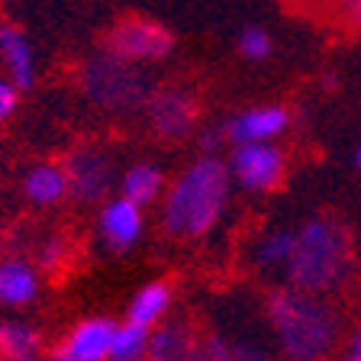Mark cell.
Here are the masks:
<instances>
[{
    "instance_id": "obj_1",
    "label": "cell",
    "mask_w": 361,
    "mask_h": 361,
    "mask_svg": "<svg viewBox=\"0 0 361 361\" xmlns=\"http://www.w3.org/2000/svg\"><path fill=\"white\" fill-rule=\"evenodd\" d=\"M229 165L219 155H200L178 174L165 197L161 223L174 239H200L219 223L229 200Z\"/></svg>"
},
{
    "instance_id": "obj_2",
    "label": "cell",
    "mask_w": 361,
    "mask_h": 361,
    "mask_svg": "<svg viewBox=\"0 0 361 361\" xmlns=\"http://www.w3.org/2000/svg\"><path fill=\"white\" fill-rule=\"evenodd\" d=\"M355 268V242L342 219L313 216L297 229L293 252L284 264V274L290 287L310 293H326L338 287Z\"/></svg>"
},
{
    "instance_id": "obj_3",
    "label": "cell",
    "mask_w": 361,
    "mask_h": 361,
    "mask_svg": "<svg viewBox=\"0 0 361 361\" xmlns=\"http://www.w3.org/2000/svg\"><path fill=\"white\" fill-rule=\"evenodd\" d=\"M268 323L293 361H319L338 342V313L319 293L278 287L268 293Z\"/></svg>"
},
{
    "instance_id": "obj_4",
    "label": "cell",
    "mask_w": 361,
    "mask_h": 361,
    "mask_svg": "<svg viewBox=\"0 0 361 361\" xmlns=\"http://www.w3.org/2000/svg\"><path fill=\"white\" fill-rule=\"evenodd\" d=\"M81 87L90 104L110 113L142 110L152 94V84L142 75V68L116 59V55H106L104 49L81 65Z\"/></svg>"
},
{
    "instance_id": "obj_5",
    "label": "cell",
    "mask_w": 361,
    "mask_h": 361,
    "mask_svg": "<svg viewBox=\"0 0 361 361\" xmlns=\"http://www.w3.org/2000/svg\"><path fill=\"white\" fill-rule=\"evenodd\" d=\"M100 49L123 61L145 65V61L168 59L174 49V36L168 26H161L158 20H149V16H123L104 32Z\"/></svg>"
},
{
    "instance_id": "obj_6",
    "label": "cell",
    "mask_w": 361,
    "mask_h": 361,
    "mask_svg": "<svg viewBox=\"0 0 361 361\" xmlns=\"http://www.w3.org/2000/svg\"><path fill=\"white\" fill-rule=\"evenodd\" d=\"M229 178L248 194L274 190L284 178V152L274 142H245L229 149Z\"/></svg>"
},
{
    "instance_id": "obj_7",
    "label": "cell",
    "mask_w": 361,
    "mask_h": 361,
    "mask_svg": "<svg viewBox=\"0 0 361 361\" xmlns=\"http://www.w3.org/2000/svg\"><path fill=\"white\" fill-rule=\"evenodd\" d=\"M142 113L155 135H161V139H184V135L194 133L200 106H197V97L188 87L165 84V87H152Z\"/></svg>"
},
{
    "instance_id": "obj_8",
    "label": "cell",
    "mask_w": 361,
    "mask_h": 361,
    "mask_svg": "<svg viewBox=\"0 0 361 361\" xmlns=\"http://www.w3.org/2000/svg\"><path fill=\"white\" fill-rule=\"evenodd\" d=\"M65 171L68 190L78 200L94 203L113 188V158L104 149H94V145H81V149L71 152L65 161Z\"/></svg>"
},
{
    "instance_id": "obj_9",
    "label": "cell",
    "mask_w": 361,
    "mask_h": 361,
    "mask_svg": "<svg viewBox=\"0 0 361 361\" xmlns=\"http://www.w3.org/2000/svg\"><path fill=\"white\" fill-rule=\"evenodd\" d=\"M223 126L226 145H245V142H271L278 139L287 126H290V110L281 104H264V106H252V110H242L235 116H229Z\"/></svg>"
},
{
    "instance_id": "obj_10",
    "label": "cell",
    "mask_w": 361,
    "mask_h": 361,
    "mask_svg": "<svg viewBox=\"0 0 361 361\" xmlns=\"http://www.w3.org/2000/svg\"><path fill=\"white\" fill-rule=\"evenodd\" d=\"M113 329L116 326L110 319H84L71 329L65 345L55 352V361H106Z\"/></svg>"
},
{
    "instance_id": "obj_11",
    "label": "cell",
    "mask_w": 361,
    "mask_h": 361,
    "mask_svg": "<svg viewBox=\"0 0 361 361\" xmlns=\"http://www.w3.org/2000/svg\"><path fill=\"white\" fill-rule=\"evenodd\" d=\"M139 233H142V207H135L126 197H116L106 203L100 213V235L106 245L123 252L139 239Z\"/></svg>"
},
{
    "instance_id": "obj_12",
    "label": "cell",
    "mask_w": 361,
    "mask_h": 361,
    "mask_svg": "<svg viewBox=\"0 0 361 361\" xmlns=\"http://www.w3.org/2000/svg\"><path fill=\"white\" fill-rule=\"evenodd\" d=\"M0 59H4V68H7V75L16 90H30L36 84V55H32V45L13 23L0 26Z\"/></svg>"
},
{
    "instance_id": "obj_13",
    "label": "cell",
    "mask_w": 361,
    "mask_h": 361,
    "mask_svg": "<svg viewBox=\"0 0 361 361\" xmlns=\"http://www.w3.org/2000/svg\"><path fill=\"white\" fill-rule=\"evenodd\" d=\"M200 336L194 332V326L184 319H168L149 336V352L145 361H188L190 352L197 348Z\"/></svg>"
},
{
    "instance_id": "obj_14",
    "label": "cell",
    "mask_w": 361,
    "mask_h": 361,
    "mask_svg": "<svg viewBox=\"0 0 361 361\" xmlns=\"http://www.w3.org/2000/svg\"><path fill=\"white\" fill-rule=\"evenodd\" d=\"M36 293H39V278L32 264L20 262V258L0 262V303L20 307V303H30Z\"/></svg>"
},
{
    "instance_id": "obj_15",
    "label": "cell",
    "mask_w": 361,
    "mask_h": 361,
    "mask_svg": "<svg viewBox=\"0 0 361 361\" xmlns=\"http://www.w3.org/2000/svg\"><path fill=\"white\" fill-rule=\"evenodd\" d=\"M23 188H26V197L32 203H42V207L59 203L68 194V171L65 165H39L26 174Z\"/></svg>"
},
{
    "instance_id": "obj_16",
    "label": "cell",
    "mask_w": 361,
    "mask_h": 361,
    "mask_svg": "<svg viewBox=\"0 0 361 361\" xmlns=\"http://www.w3.org/2000/svg\"><path fill=\"white\" fill-rule=\"evenodd\" d=\"M168 307H171V287L165 281H152L129 303V323L155 326V323H161V316L168 313Z\"/></svg>"
},
{
    "instance_id": "obj_17",
    "label": "cell",
    "mask_w": 361,
    "mask_h": 361,
    "mask_svg": "<svg viewBox=\"0 0 361 361\" xmlns=\"http://www.w3.org/2000/svg\"><path fill=\"white\" fill-rule=\"evenodd\" d=\"M123 197L126 200H133L135 207H145V203H152L158 194H161V188H165V174H161V168L155 165H133L126 174H123Z\"/></svg>"
},
{
    "instance_id": "obj_18",
    "label": "cell",
    "mask_w": 361,
    "mask_h": 361,
    "mask_svg": "<svg viewBox=\"0 0 361 361\" xmlns=\"http://www.w3.org/2000/svg\"><path fill=\"white\" fill-rule=\"evenodd\" d=\"M149 326L139 323H123L113 329L110 338V355L106 361H145V352H149Z\"/></svg>"
},
{
    "instance_id": "obj_19",
    "label": "cell",
    "mask_w": 361,
    "mask_h": 361,
    "mask_svg": "<svg viewBox=\"0 0 361 361\" xmlns=\"http://www.w3.org/2000/svg\"><path fill=\"white\" fill-rule=\"evenodd\" d=\"M293 235H297V229H271V233H264L255 245L258 268H264V271L284 268L290 252H293Z\"/></svg>"
},
{
    "instance_id": "obj_20",
    "label": "cell",
    "mask_w": 361,
    "mask_h": 361,
    "mask_svg": "<svg viewBox=\"0 0 361 361\" xmlns=\"http://www.w3.org/2000/svg\"><path fill=\"white\" fill-rule=\"evenodd\" d=\"M36 348H39V336L30 326H16V323L0 326V358L4 361L16 358V355H30Z\"/></svg>"
},
{
    "instance_id": "obj_21",
    "label": "cell",
    "mask_w": 361,
    "mask_h": 361,
    "mask_svg": "<svg viewBox=\"0 0 361 361\" xmlns=\"http://www.w3.org/2000/svg\"><path fill=\"white\" fill-rule=\"evenodd\" d=\"M235 49L248 61H264L274 52V39H271V32L264 26H245L239 32V39H235Z\"/></svg>"
},
{
    "instance_id": "obj_22",
    "label": "cell",
    "mask_w": 361,
    "mask_h": 361,
    "mask_svg": "<svg viewBox=\"0 0 361 361\" xmlns=\"http://www.w3.org/2000/svg\"><path fill=\"white\" fill-rule=\"evenodd\" d=\"M210 345L216 352V361H268V355L245 345V342H226L219 336H210Z\"/></svg>"
},
{
    "instance_id": "obj_23",
    "label": "cell",
    "mask_w": 361,
    "mask_h": 361,
    "mask_svg": "<svg viewBox=\"0 0 361 361\" xmlns=\"http://www.w3.org/2000/svg\"><path fill=\"white\" fill-rule=\"evenodd\" d=\"M16 100H20V90L13 87V81H0V123L13 116Z\"/></svg>"
},
{
    "instance_id": "obj_24",
    "label": "cell",
    "mask_w": 361,
    "mask_h": 361,
    "mask_svg": "<svg viewBox=\"0 0 361 361\" xmlns=\"http://www.w3.org/2000/svg\"><path fill=\"white\" fill-rule=\"evenodd\" d=\"M61 258H65V245H61L59 239H49L42 245V252H39V264H42V268H49V271H52Z\"/></svg>"
},
{
    "instance_id": "obj_25",
    "label": "cell",
    "mask_w": 361,
    "mask_h": 361,
    "mask_svg": "<svg viewBox=\"0 0 361 361\" xmlns=\"http://www.w3.org/2000/svg\"><path fill=\"white\" fill-rule=\"evenodd\" d=\"M338 10H342V16L348 23L361 26V0H338Z\"/></svg>"
},
{
    "instance_id": "obj_26",
    "label": "cell",
    "mask_w": 361,
    "mask_h": 361,
    "mask_svg": "<svg viewBox=\"0 0 361 361\" xmlns=\"http://www.w3.org/2000/svg\"><path fill=\"white\" fill-rule=\"evenodd\" d=\"M348 348H352V355H361V323H358V329L352 332V342H348Z\"/></svg>"
},
{
    "instance_id": "obj_27",
    "label": "cell",
    "mask_w": 361,
    "mask_h": 361,
    "mask_svg": "<svg viewBox=\"0 0 361 361\" xmlns=\"http://www.w3.org/2000/svg\"><path fill=\"white\" fill-rule=\"evenodd\" d=\"M10 361H39V355H36V352H30V355H16V358H10Z\"/></svg>"
},
{
    "instance_id": "obj_28",
    "label": "cell",
    "mask_w": 361,
    "mask_h": 361,
    "mask_svg": "<svg viewBox=\"0 0 361 361\" xmlns=\"http://www.w3.org/2000/svg\"><path fill=\"white\" fill-rule=\"evenodd\" d=\"M355 165H358V171H361V145H358V152H355Z\"/></svg>"
},
{
    "instance_id": "obj_29",
    "label": "cell",
    "mask_w": 361,
    "mask_h": 361,
    "mask_svg": "<svg viewBox=\"0 0 361 361\" xmlns=\"http://www.w3.org/2000/svg\"><path fill=\"white\" fill-rule=\"evenodd\" d=\"M345 361H361V355H348V358Z\"/></svg>"
}]
</instances>
